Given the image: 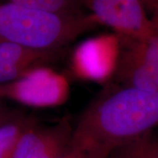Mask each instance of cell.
<instances>
[{
	"label": "cell",
	"instance_id": "obj_1",
	"mask_svg": "<svg viewBox=\"0 0 158 158\" xmlns=\"http://www.w3.org/2000/svg\"><path fill=\"white\" fill-rule=\"evenodd\" d=\"M158 127V91L108 84L74 127L71 148L88 158H108L127 141Z\"/></svg>",
	"mask_w": 158,
	"mask_h": 158
},
{
	"label": "cell",
	"instance_id": "obj_2",
	"mask_svg": "<svg viewBox=\"0 0 158 158\" xmlns=\"http://www.w3.org/2000/svg\"><path fill=\"white\" fill-rule=\"evenodd\" d=\"M99 26L90 13L60 17L19 4L0 3V40L44 50L64 49L65 46Z\"/></svg>",
	"mask_w": 158,
	"mask_h": 158
},
{
	"label": "cell",
	"instance_id": "obj_3",
	"mask_svg": "<svg viewBox=\"0 0 158 158\" xmlns=\"http://www.w3.org/2000/svg\"><path fill=\"white\" fill-rule=\"evenodd\" d=\"M154 34L146 40L121 38L113 78L116 84L147 91H158V1H146Z\"/></svg>",
	"mask_w": 158,
	"mask_h": 158
},
{
	"label": "cell",
	"instance_id": "obj_4",
	"mask_svg": "<svg viewBox=\"0 0 158 158\" xmlns=\"http://www.w3.org/2000/svg\"><path fill=\"white\" fill-rule=\"evenodd\" d=\"M69 81L49 66L34 68L19 78L0 85V100H11L33 108H51L68 100Z\"/></svg>",
	"mask_w": 158,
	"mask_h": 158
},
{
	"label": "cell",
	"instance_id": "obj_5",
	"mask_svg": "<svg viewBox=\"0 0 158 158\" xmlns=\"http://www.w3.org/2000/svg\"><path fill=\"white\" fill-rule=\"evenodd\" d=\"M82 4L96 19L121 38L146 40L154 34V26L143 1L85 0Z\"/></svg>",
	"mask_w": 158,
	"mask_h": 158
},
{
	"label": "cell",
	"instance_id": "obj_6",
	"mask_svg": "<svg viewBox=\"0 0 158 158\" xmlns=\"http://www.w3.org/2000/svg\"><path fill=\"white\" fill-rule=\"evenodd\" d=\"M120 53L117 34H103L82 41L71 56V69L78 78L107 84L114 77Z\"/></svg>",
	"mask_w": 158,
	"mask_h": 158
},
{
	"label": "cell",
	"instance_id": "obj_7",
	"mask_svg": "<svg viewBox=\"0 0 158 158\" xmlns=\"http://www.w3.org/2000/svg\"><path fill=\"white\" fill-rule=\"evenodd\" d=\"M73 130L69 117L49 126L37 122L20 137L12 158H58L71 147Z\"/></svg>",
	"mask_w": 158,
	"mask_h": 158
},
{
	"label": "cell",
	"instance_id": "obj_8",
	"mask_svg": "<svg viewBox=\"0 0 158 158\" xmlns=\"http://www.w3.org/2000/svg\"><path fill=\"white\" fill-rule=\"evenodd\" d=\"M64 49H35L0 40V85L11 83L29 70L61 59Z\"/></svg>",
	"mask_w": 158,
	"mask_h": 158
},
{
	"label": "cell",
	"instance_id": "obj_9",
	"mask_svg": "<svg viewBox=\"0 0 158 158\" xmlns=\"http://www.w3.org/2000/svg\"><path fill=\"white\" fill-rule=\"evenodd\" d=\"M38 120L34 115L18 110L0 123V158H12L22 135Z\"/></svg>",
	"mask_w": 158,
	"mask_h": 158
},
{
	"label": "cell",
	"instance_id": "obj_10",
	"mask_svg": "<svg viewBox=\"0 0 158 158\" xmlns=\"http://www.w3.org/2000/svg\"><path fill=\"white\" fill-rule=\"evenodd\" d=\"M108 158H158V134L153 130L127 141Z\"/></svg>",
	"mask_w": 158,
	"mask_h": 158
},
{
	"label": "cell",
	"instance_id": "obj_11",
	"mask_svg": "<svg viewBox=\"0 0 158 158\" xmlns=\"http://www.w3.org/2000/svg\"><path fill=\"white\" fill-rule=\"evenodd\" d=\"M19 4L60 17H79L86 14L82 1L75 0H16Z\"/></svg>",
	"mask_w": 158,
	"mask_h": 158
},
{
	"label": "cell",
	"instance_id": "obj_12",
	"mask_svg": "<svg viewBox=\"0 0 158 158\" xmlns=\"http://www.w3.org/2000/svg\"><path fill=\"white\" fill-rule=\"evenodd\" d=\"M18 111V109L10 107L7 106L5 101L0 100V123L6 118H10Z\"/></svg>",
	"mask_w": 158,
	"mask_h": 158
},
{
	"label": "cell",
	"instance_id": "obj_13",
	"mask_svg": "<svg viewBox=\"0 0 158 158\" xmlns=\"http://www.w3.org/2000/svg\"><path fill=\"white\" fill-rule=\"evenodd\" d=\"M58 158H88V156L85 152L70 147Z\"/></svg>",
	"mask_w": 158,
	"mask_h": 158
}]
</instances>
